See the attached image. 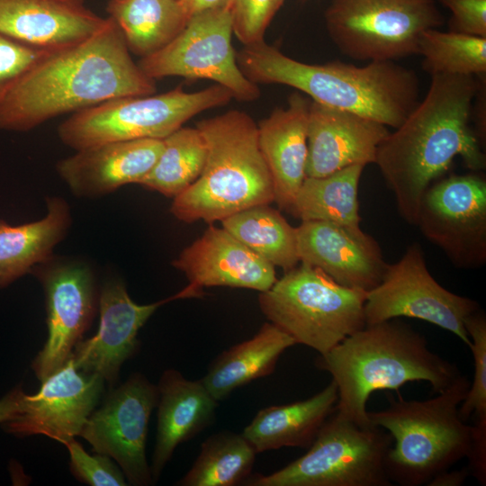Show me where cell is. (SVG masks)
<instances>
[{
  "label": "cell",
  "mask_w": 486,
  "mask_h": 486,
  "mask_svg": "<svg viewBox=\"0 0 486 486\" xmlns=\"http://www.w3.org/2000/svg\"><path fill=\"white\" fill-rule=\"evenodd\" d=\"M158 389L157 435L150 472L156 482L175 449L208 427L218 400L202 382L188 380L175 369L166 370Z\"/></svg>",
  "instance_id": "24"
},
{
  "label": "cell",
  "mask_w": 486,
  "mask_h": 486,
  "mask_svg": "<svg viewBox=\"0 0 486 486\" xmlns=\"http://www.w3.org/2000/svg\"><path fill=\"white\" fill-rule=\"evenodd\" d=\"M53 51L29 45L0 32V104L15 85Z\"/></svg>",
  "instance_id": "36"
},
{
  "label": "cell",
  "mask_w": 486,
  "mask_h": 486,
  "mask_svg": "<svg viewBox=\"0 0 486 486\" xmlns=\"http://www.w3.org/2000/svg\"><path fill=\"white\" fill-rule=\"evenodd\" d=\"M469 387L470 382L460 374L434 398L406 400L389 395L385 409L367 411L370 423L386 430L394 441L385 459L391 482L428 485L435 476L468 458L473 426L461 418L459 407Z\"/></svg>",
  "instance_id": "6"
},
{
  "label": "cell",
  "mask_w": 486,
  "mask_h": 486,
  "mask_svg": "<svg viewBox=\"0 0 486 486\" xmlns=\"http://www.w3.org/2000/svg\"><path fill=\"white\" fill-rule=\"evenodd\" d=\"M23 392L17 387L0 400V424L7 421L16 411Z\"/></svg>",
  "instance_id": "41"
},
{
  "label": "cell",
  "mask_w": 486,
  "mask_h": 486,
  "mask_svg": "<svg viewBox=\"0 0 486 486\" xmlns=\"http://www.w3.org/2000/svg\"><path fill=\"white\" fill-rule=\"evenodd\" d=\"M481 87L475 76L432 75L424 99L378 146L374 164L407 223L417 224L424 193L455 157L472 172L485 169L482 140L471 124Z\"/></svg>",
  "instance_id": "1"
},
{
  "label": "cell",
  "mask_w": 486,
  "mask_h": 486,
  "mask_svg": "<svg viewBox=\"0 0 486 486\" xmlns=\"http://www.w3.org/2000/svg\"><path fill=\"white\" fill-rule=\"evenodd\" d=\"M32 395L22 393L17 410L2 427L17 436L43 435L64 444L79 436L97 407L104 380L78 370L70 357Z\"/></svg>",
  "instance_id": "16"
},
{
  "label": "cell",
  "mask_w": 486,
  "mask_h": 486,
  "mask_svg": "<svg viewBox=\"0 0 486 486\" xmlns=\"http://www.w3.org/2000/svg\"><path fill=\"white\" fill-rule=\"evenodd\" d=\"M221 223L236 238L274 266L286 272L300 263L296 228L269 204L245 209Z\"/></svg>",
  "instance_id": "30"
},
{
  "label": "cell",
  "mask_w": 486,
  "mask_h": 486,
  "mask_svg": "<svg viewBox=\"0 0 486 486\" xmlns=\"http://www.w3.org/2000/svg\"><path fill=\"white\" fill-rule=\"evenodd\" d=\"M232 33L230 5L205 10L194 14L170 42L140 58L138 65L154 80L166 76L209 79L228 89L233 98L252 102L259 98L260 90L237 63Z\"/></svg>",
  "instance_id": "11"
},
{
  "label": "cell",
  "mask_w": 486,
  "mask_h": 486,
  "mask_svg": "<svg viewBox=\"0 0 486 486\" xmlns=\"http://www.w3.org/2000/svg\"><path fill=\"white\" fill-rule=\"evenodd\" d=\"M315 365L337 385L335 412L361 426L372 425L366 404L374 392L424 381L438 393L461 374L454 364L430 350L423 335L396 319L365 325L320 355Z\"/></svg>",
  "instance_id": "4"
},
{
  "label": "cell",
  "mask_w": 486,
  "mask_h": 486,
  "mask_svg": "<svg viewBox=\"0 0 486 486\" xmlns=\"http://www.w3.org/2000/svg\"><path fill=\"white\" fill-rule=\"evenodd\" d=\"M423 236L458 268L486 263V179L481 172L451 175L426 190L417 220Z\"/></svg>",
  "instance_id": "13"
},
{
  "label": "cell",
  "mask_w": 486,
  "mask_h": 486,
  "mask_svg": "<svg viewBox=\"0 0 486 486\" xmlns=\"http://www.w3.org/2000/svg\"><path fill=\"white\" fill-rule=\"evenodd\" d=\"M479 309L476 301L440 285L428 269L420 245L413 243L366 292L364 317L365 325L400 317L419 319L450 331L469 346L464 322Z\"/></svg>",
  "instance_id": "12"
},
{
  "label": "cell",
  "mask_w": 486,
  "mask_h": 486,
  "mask_svg": "<svg viewBox=\"0 0 486 486\" xmlns=\"http://www.w3.org/2000/svg\"><path fill=\"white\" fill-rule=\"evenodd\" d=\"M337 401L338 388L331 380L304 400L261 410L241 434L257 454L282 447L309 448Z\"/></svg>",
  "instance_id": "25"
},
{
  "label": "cell",
  "mask_w": 486,
  "mask_h": 486,
  "mask_svg": "<svg viewBox=\"0 0 486 486\" xmlns=\"http://www.w3.org/2000/svg\"><path fill=\"white\" fill-rule=\"evenodd\" d=\"M285 0H230L233 33L243 46L264 41L267 27Z\"/></svg>",
  "instance_id": "37"
},
{
  "label": "cell",
  "mask_w": 486,
  "mask_h": 486,
  "mask_svg": "<svg viewBox=\"0 0 486 486\" xmlns=\"http://www.w3.org/2000/svg\"><path fill=\"white\" fill-rule=\"evenodd\" d=\"M471 339L469 346L473 357V379L459 407V414L464 421L472 415L477 418L486 416V316L479 309L468 316L464 322Z\"/></svg>",
  "instance_id": "34"
},
{
  "label": "cell",
  "mask_w": 486,
  "mask_h": 486,
  "mask_svg": "<svg viewBox=\"0 0 486 486\" xmlns=\"http://www.w3.org/2000/svg\"><path fill=\"white\" fill-rule=\"evenodd\" d=\"M32 272L42 284L46 301L47 340L32 363L42 382L67 363L90 328L99 292L90 268L79 262L50 258Z\"/></svg>",
  "instance_id": "15"
},
{
  "label": "cell",
  "mask_w": 486,
  "mask_h": 486,
  "mask_svg": "<svg viewBox=\"0 0 486 486\" xmlns=\"http://www.w3.org/2000/svg\"><path fill=\"white\" fill-rule=\"evenodd\" d=\"M206 156L202 132L196 127L182 126L163 139L155 166L139 184L175 198L200 176Z\"/></svg>",
  "instance_id": "32"
},
{
  "label": "cell",
  "mask_w": 486,
  "mask_h": 486,
  "mask_svg": "<svg viewBox=\"0 0 486 486\" xmlns=\"http://www.w3.org/2000/svg\"><path fill=\"white\" fill-rule=\"evenodd\" d=\"M232 98L217 84L196 92L178 86L160 94L120 97L72 113L58 126V135L75 150L115 141L163 140L194 116Z\"/></svg>",
  "instance_id": "8"
},
{
  "label": "cell",
  "mask_w": 486,
  "mask_h": 486,
  "mask_svg": "<svg viewBox=\"0 0 486 486\" xmlns=\"http://www.w3.org/2000/svg\"><path fill=\"white\" fill-rule=\"evenodd\" d=\"M181 4L191 18L194 14L200 12L229 6L230 0H180Z\"/></svg>",
  "instance_id": "42"
},
{
  "label": "cell",
  "mask_w": 486,
  "mask_h": 486,
  "mask_svg": "<svg viewBox=\"0 0 486 486\" xmlns=\"http://www.w3.org/2000/svg\"><path fill=\"white\" fill-rule=\"evenodd\" d=\"M63 445L69 454L70 472L77 481L91 486L129 485L122 469L108 455L87 453L76 437Z\"/></svg>",
  "instance_id": "35"
},
{
  "label": "cell",
  "mask_w": 486,
  "mask_h": 486,
  "mask_svg": "<svg viewBox=\"0 0 486 486\" xmlns=\"http://www.w3.org/2000/svg\"><path fill=\"white\" fill-rule=\"evenodd\" d=\"M163 140L140 139L104 143L76 152L57 164L72 193L98 197L128 184H140L155 166Z\"/></svg>",
  "instance_id": "21"
},
{
  "label": "cell",
  "mask_w": 486,
  "mask_h": 486,
  "mask_svg": "<svg viewBox=\"0 0 486 486\" xmlns=\"http://www.w3.org/2000/svg\"><path fill=\"white\" fill-rule=\"evenodd\" d=\"M156 90V80L133 61L107 16L91 37L51 52L15 85L0 104V130L27 131L68 112Z\"/></svg>",
  "instance_id": "2"
},
{
  "label": "cell",
  "mask_w": 486,
  "mask_h": 486,
  "mask_svg": "<svg viewBox=\"0 0 486 486\" xmlns=\"http://www.w3.org/2000/svg\"><path fill=\"white\" fill-rule=\"evenodd\" d=\"M245 76L255 84H280L319 104L398 128L419 102L416 72L392 60L358 67L340 60L308 64L265 40L236 52Z\"/></svg>",
  "instance_id": "3"
},
{
  "label": "cell",
  "mask_w": 486,
  "mask_h": 486,
  "mask_svg": "<svg viewBox=\"0 0 486 486\" xmlns=\"http://www.w3.org/2000/svg\"><path fill=\"white\" fill-rule=\"evenodd\" d=\"M324 18L343 55L369 62L418 55L423 32L444 23L435 0H330Z\"/></svg>",
  "instance_id": "10"
},
{
  "label": "cell",
  "mask_w": 486,
  "mask_h": 486,
  "mask_svg": "<svg viewBox=\"0 0 486 486\" xmlns=\"http://www.w3.org/2000/svg\"><path fill=\"white\" fill-rule=\"evenodd\" d=\"M299 259L338 284L369 292L382 281L388 264L376 240L320 220H303L296 228Z\"/></svg>",
  "instance_id": "19"
},
{
  "label": "cell",
  "mask_w": 486,
  "mask_h": 486,
  "mask_svg": "<svg viewBox=\"0 0 486 486\" xmlns=\"http://www.w3.org/2000/svg\"><path fill=\"white\" fill-rule=\"evenodd\" d=\"M106 12L140 58L166 46L190 19L180 0H109Z\"/></svg>",
  "instance_id": "28"
},
{
  "label": "cell",
  "mask_w": 486,
  "mask_h": 486,
  "mask_svg": "<svg viewBox=\"0 0 486 486\" xmlns=\"http://www.w3.org/2000/svg\"><path fill=\"white\" fill-rule=\"evenodd\" d=\"M473 426L472 445L469 460V471L477 481L486 483V416L477 418Z\"/></svg>",
  "instance_id": "39"
},
{
  "label": "cell",
  "mask_w": 486,
  "mask_h": 486,
  "mask_svg": "<svg viewBox=\"0 0 486 486\" xmlns=\"http://www.w3.org/2000/svg\"><path fill=\"white\" fill-rule=\"evenodd\" d=\"M207 146L202 174L174 198L172 214L184 222L212 223L274 202L272 177L258 144L257 125L239 110L196 123Z\"/></svg>",
  "instance_id": "5"
},
{
  "label": "cell",
  "mask_w": 486,
  "mask_h": 486,
  "mask_svg": "<svg viewBox=\"0 0 486 486\" xmlns=\"http://www.w3.org/2000/svg\"><path fill=\"white\" fill-rule=\"evenodd\" d=\"M242 434L220 431L204 440L182 486H234L249 478L256 454Z\"/></svg>",
  "instance_id": "31"
},
{
  "label": "cell",
  "mask_w": 486,
  "mask_h": 486,
  "mask_svg": "<svg viewBox=\"0 0 486 486\" xmlns=\"http://www.w3.org/2000/svg\"><path fill=\"white\" fill-rule=\"evenodd\" d=\"M422 68L436 74L482 76L486 72V38L455 32L428 30L421 35L418 53Z\"/></svg>",
  "instance_id": "33"
},
{
  "label": "cell",
  "mask_w": 486,
  "mask_h": 486,
  "mask_svg": "<svg viewBox=\"0 0 486 486\" xmlns=\"http://www.w3.org/2000/svg\"><path fill=\"white\" fill-rule=\"evenodd\" d=\"M392 436L335 411L308 452L282 469L246 481L251 486H391L385 459Z\"/></svg>",
  "instance_id": "9"
},
{
  "label": "cell",
  "mask_w": 486,
  "mask_h": 486,
  "mask_svg": "<svg viewBox=\"0 0 486 486\" xmlns=\"http://www.w3.org/2000/svg\"><path fill=\"white\" fill-rule=\"evenodd\" d=\"M469 476V468L450 471V469L437 474L429 482L428 486H460Z\"/></svg>",
  "instance_id": "40"
},
{
  "label": "cell",
  "mask_w": 486,
  "mask_h": 486,
  "mask_svg": "<svg viewBox=\"0 0 486 486\" xmlns=\"http://www.w3.org/2000/svg\"><path fill=\"white\" fill-rule=\"evenodd\" d=\"M295 342L271 322L251 338L222 352L201 380L216 400L252 381L271 374L280 356Z\"/></svg>",
  "instance_id": "27"
},
{
  "label": "cell",
  "mask_w": 486,
  "mask_h": 486,
  "mask_svg": "<svg viewBox=\"0 0 486 486\" xmlns=\"http://www.w3.org/2000/svg\"><path fill=\"white\" fill-rule=\"evenodd\" d=\"M172 265L189 284L176 299L200 297L204 287L227 286L258 292L276 281L274 266L257 256L223 227L211 225L185 248Z\"/></svg>",
  "instance_id": "17"
},
{
  "label": "cell",
  "mask_w": 486,
  "mask_h": 486,
  "mask_svg": "<svg viewBox=\"0 0 486 486\" xmlns=\"http://www.w3.org/2000/svg\"><path fill=\"white\" fill-rule=\"evenodd\" d=\"M170 301H174L173 296L150 304H138L122 282H106L98 297L99 328L93 337L82 339L75 346L70 356L75 366L113 385L122 364L139 346L140 329L159 306Z\"/></svg>",
  "instance_id": "18"
},
{
  "label": "cell",
  "mask_w": 486,
  "mask_h": 486,
  "mask_svg": "<svg viewBox=\"0 0 486 486\" xmlns=\"http://www.w3.org/2000/svg\"><path fill=\"white\" fill-rule=\"evenodd\" d=\"M451 12L450 31L486 38V0H438Z\"/></svg>",
  "instance_id": "38"
},
{
  "label": "cell",
  "mask_w": 486,
  "mask_h": 486,
  "mask_svg": "<svg viewBox=\"0 0 486 486\" xmlns=\"http://www.w3.org/2000/svg\"><path fill=\"white\" fill-rule=\"evenodd\" d=\"M40 220L17 226L0 220V288L52 258L54 248L71 224L68 204L60 197L46 200Z\"/></svg>",
  "instance_id": "26"
},
{
  "label": "cell",
  "mask_w": 486,
  "mask_h": 486,
  "mask_svg": "<svg viewBox=\"0 0 486 486\" xmlns=\"http://www.w3.org/2000/svg\"><path fill=\"white\" fill-rule=\"evenodd\" d=\"M105 20L86 0H0V32L49 50L88 39Z\"/></svg>",
  "instance_id": "22"
},
{
  "label": "cell",
  "mask_w": 486,
  "mask_h": 486,
  "mask_svg": "<svg viewBox=\"0 0 486 486\" xmlns=\"http://www.w3.org/2000/svg\"><path fill=\"white\" fill-rule=\"evenodd\" d=\"M364 166L354 165L322 177H306L291 212L303 220L330 222L361 232L358 187Z\"/></svg>",
  "instance_id": "29"
},
{
  "label": "cell",
  "mask_w": 486,
  "mask_h": 486,
  "mask_svg": "<svg viewBox=\"0 0 486 486\" xmlns=\"http://www.w3.org/2000/svg\"><path fill=\"white\" fill-rule=\"evenodd\" d=\"M387 127L355 112L311 101L307 125L306 177L375 162Z\"/></svg>",
  "instance_id": "20"
},
{
  "label": "cell",
  "mask_w": 486,
  "mask_h": 486,
  "mask_svg": "<svg viewBox=\"0 0 486 486\" xmlns=\"http://www.w3.org/2000/svg\"><path fill=\"white\" fill-rule=\"evenodd\" d=\"M366 292L345 287L301 263L286 271L258 303L266 319L302 344L325 354L365 326Z\"/></svg>",
  "instance_id": "7"
},
{
  "label": "cell",
  "mask_w": 486,
  "mask_h": 486,
  "mask_svg": "<svg viewBox=\"0 0 486 486\" xmlns=\"http://www.w3.org/2000/svg\"><path fill=\"white\" fill-rule=\"evenodd\" d=\"M158 400V386L143 374H132L94 409L79 435L94 453L115 461L129 485L147 486L153 482L146 441Z\"/></svg>",
  "instance_id": "14"
},
{
  "label": "cell",
  "mask_w": 486,
  "mask_h": 486,
  "mask_svg": "<svg viewBox=\"0 0 486 486\" xmlns=\"http://www.w3.org/2000/svg\"><path fill=\"white\" fill-rule=\"evenodd\" d=\"M310 100L296 91L257 126L258 144L270 172L274 202L290 211L306 178L307 125Z\"/></svg>",
  "instance_id": "23"
}]
</instances>
